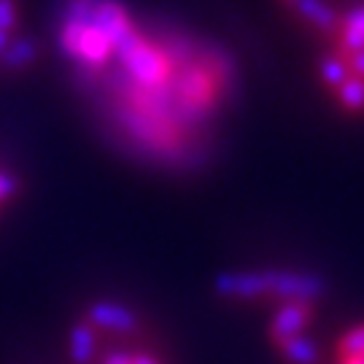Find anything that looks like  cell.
Returning a JSON list of instances; mask_svg holds the SVG:
<instances>
[{"label":"cell","instance_id":"cell-1","mask_svg":"<svg viewBox=\"0 0 364 364\" xmlns=\"http://www.w3.org/2000/svg\"><path fill=\"white\" fill-rule=\"evenodd\" d=\"M68 353L73 364H170L146 343L144 326L132 332H117L92 324L87 316L70 326Z\"/></svg>","mask_w":364,"mask_h":364},{"label":"cell","instance_id":"cell-2","mask_svg":"<svg viewBox=\"0 0 364 364\" xmlns=\"http://www.w3.org/2000/svg\"><path fill=\"white\" fill-rule=\"evenodd\" d=\"M63 49L87 68H103L111 60L114 43L95 14V0H73L68 6Z\"/></svg>","mask_w":364,"mask_h":364},{"label":"cell","instance_id":"cell-3","mask_svg":"<svg viewBox=\"0 0 364 364\" xmlns=\"http://www.w3.org/2000/svg\"><path fill=\"white\" fill-rule=\"evenodd\" d=\"M316 321V302L308 299H284L278 302L273 311V318L267 324V338L278 351L281 346H287L291 340L305 338L311 324Z\"/></svg>","mask_w":364,"mask_h":364},{"label":"cell","instance_id":"cell-4","mask_svg":"<svg viewBox=\"0 0 364 364\" xmlns=\"http://www.w3.org/2000/svg\"><path fill=\"white\" fill-rule=\"evenodd\" d=\"M262 273H264V297L262 299L318 302L326 294V281L313 273H291V270H262Z\"/></svg>","mask_w":364,"mask_h":364},{"label":"cell","instance_id":"cell-5","mask_svg":"<svg viewBox=\"0 0 364 364\" xmlns=\"http://www.w3.org/2000/svg\"><path fill=\"white\" fill-rule=\"evenodd\" d=\"M289 6H291L308 25L316 27V30H321L326 36H335V33H338L340 16L326 0H289Z\"/></svg>","mask_w":364,"mask_h":364},{"label":"cell","instance_id":"cell-6","mask_svg":"<svg viewBox=\"0 0 364 364\" xmlns=\"http://www.w3.org/2000/svg\"><path fill=\"white\" fill-rule=\"evenodd\" d=\"M338 52L343 57H351L353 52L364 49V3L340 16L338 25Z\"/></svg>","mask_w":364,"mask_h":364},{"label":"cell","instance_id":"cell-7","mask_svg":"<svg viewBox=\"0 0 364 364\" xmlns=\"http://www.w3.org/2000/svg\"><path fill=\"white\" fill-rule=\"evenodd\" d=\"M332 364H364V321L348 326L340 335L332 351Z\"/></svg>","mask_w":364,"mask_h":364},{"label":"cell","instance_id":"cell-8","mask_svg":"<svg viewBox=\"0 0 364 364\" xmlns=\"http://www.w3.org/2000/svg\"><path fill=\"white\" fill-rule=\"evenodd\" d=\"M318 73H321V81L329 90L338 92L351 78V68H348V60L340 52H329L318 60Z\"/></svg>","mask_w":364,"mask_h":364},{"label":"cell","instance_id":"cell-9","mask_svg":"<svg viewBox=\"0 0 364 364\" xmlns=\"http://www.w3.org/2000/svg\"><path fill=\"white\" fill-rule=\"evenodd\" d=\"M36 57H38V49H36L33 41L16 38L9 43V49L0 57V68H6V70H25L30 63H36Z\"/></svg>","mask_w":364,"mask_h":364},{"label":"cell","instance_id":"cell-10","mask_svg":"<svg viewBox=\"0 0 364 364\" xmlns=\"http://www.w3.org/2000/svg\"><path fill=\"white\" fill-rule=\"evenodd\" d=\"M338 100L343 111L348 114H362L364 111V78L351 76L343 87L338 90Z\"/></svg>","mask_w":364,"mask_h":364},{"label":"cell","instance_id":"cell-11","mask_svg":"<svg viewBox=\"0 0 364 364\" xmlns=\"http://www.w3.org/2000/svg\"><path fill=\"white\" fill-rule=\"evenodd\" d=\"M16 25V3L14 0H0V30L11 33Z\"/></svg>","mask_w":364,"mask_h":364},{"label":"cell","instance_id":"cell-12","mask_svg":"<svg viewBox=\"0 0 364 364\" xmlns=\"http://www.w3.org/2000/svg\"><path fill=\"white\" fill-rule=\"evenodd\" d=\"M16 189H19V181L14 176H9V173H0V205L6 200H11L16 195Z\"/></svg>","mask_w":364,"mask_h":364},{"label":"cell","instance_id":"cell-13","mask_svg":"<svg viewBox=\"0 0 364 364\" xmlns=\"http://www.w3.org/2000/svg\"><path fill=\"white\" fill-rule=\"evenodd\" d=\"M346 60H348V68H351V76L364 78V49L362 52H353L351 57H346Z\"/></svg>","mask_w":364,"mask_h":364},{"label":"cell","instance_id":"cell-14","mask_svg":"<svg viewBox=\"0 0 364 364\" xmlns=\"http://www.w3.org/2000/svg\"><path fill=\"white\" fill-rule=\"evenodd\" d=\"M9 43H11V33H6V30H0V57H3V52L9 49Z\"/></svg>","mask_w":364,"mask_h":364},{"label":"cell","instance_id":"cell-15","mask_svg":"<svg viewBox=\"0 0 364 364\" xmlns=\"http://www.w3.org/2000/svg\"><path fill=\"white\" fill-rule=\"evenodd\" d=\"M287 3H289V0H287Z\"/></svg>","mask_w":364,"mask_h":364}]
</instances>
